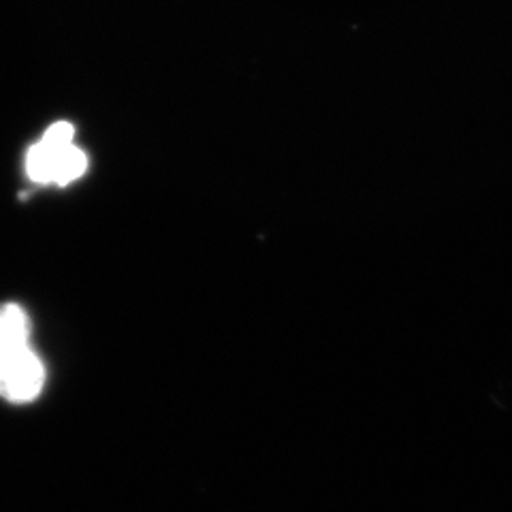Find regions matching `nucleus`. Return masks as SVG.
Listing matches in <instances>:
<instances>
[{"instance_id":"1","label":"nucleus","mask_w":512,"mask_h":512,"mask_svg":"<svg viewBox=\"0 0 512 512\" xmlns=\"http://www.w3.org/2000/svg\"><path fill=\"white\" fill-rule=\"evenodd\" d=\"M75 128L69 122H56L47 128L39 143L28 150L26 173L37 184L67 186L82 178L88 169V156L75 143Z\"/></svg>"},{"instance_id":"2","label":"nucleus","mask_w":512,"mask_h":512,"mask_svg":"<svg viewBox=\"0 0 512 512\" xmlns=\"http://www.w3.org/2000/svg\"><path fill=\"white\" fill-rule=\"evenodd\" d=\"M45 382L41 359L28 346L0 352V397L13 404H28Z\"/></svg>"},{"instance_id":"3","label":"nucleus","mask_w":512,"mask_h":512,"mask_svg":"<svg viewBox=\"0 0 512 512\" xmlns=\"http://www.w3.org/2000/svg\"><path fill=\"white\" fill-rule=\"evenodd\" d=\"M30 320L20 306L0 308V352L28 346Z\"/></svg>"}]
</instances>
